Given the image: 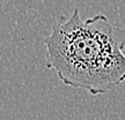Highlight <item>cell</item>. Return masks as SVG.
Segmentation results:
<instances>
[{
    "instance_id": "cell-1",
    "label": "cell",
    "mask_w": 125,
    "mask_h": 120,
    "mask_svg": "<svg viewBox=\"0 0 125 120\" xmlns=\"http://www.w3.org/2000/svg\"><path fill=\"white\" fill-rule=\"evenodd\" d=\"M44 44L45 66L67 87L96 96L125 81V29L103 14L83 20L74 9L59 16Z\"/></svg>"
}]
</instances>
